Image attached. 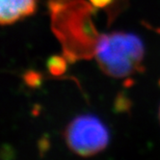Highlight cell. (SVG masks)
<instances>
[{
	"label": "cell",
	"instance_id": "1",
	"mask_svg": "<svg viewBox=\"0 0 160 160\" xmlns=\"http://www.w3.org/2000/svg\"><path fill=\"white\" fill-rule=\"evenodd\" d=\"M95 56L104 73L123 78L139 71L144 60L145 47L135 34L116 31L98 38Z\"/></svg>",
	"mask_w": 160,
	"mask_h": 160
},
{
	"label": "cell",
	"instance_id": "2",
	"mask_svg": "<svg viewBox=\"0 0 160 160\" xmlns=\"http://www.w3.org/2000/svg\"><path fill=\"white\" fill-rule=\"evenodd\" d=\"M64 137L70 150L81 156L101 152L109 142V132L103 122L89 114L75 117L67 125Z\"/></svg>",
	"mask_w": 160,
	"mask_h": 160
},
{
	"label": "cell",
	"instance_id": "3",
	"mask_svg": "<svg viewBox=\"0 0 160 160\" xmlns=\"http://www.w3.org/2000/svg\"><path fill=\"white\" fill-rule=\"evenodd\" d=\"M37 0H0V21L10 25L36 12Z\"/></svg>",
	"mask_w": 160,
	"mask_h": 160
},
{
	"label": "cell",
	"instance_id": "4",
	"mask_svg": "<svg viewBox=\"0 0 160 160\" xmlns=\"http://www.w3.org/2000/svg\"><path fill=\"white\" fill-rule=\"evenodd\" d=\"M48 66L49 72L54 75L63 74V72L66 70V62L62 57L59 56L51 57L49 61L48 62Z\"/></svg>",
	"mask_w": 160,
	"mask_h": 160
},
{
	"label": "cell",
	"instance_id": "5",
	"mask_svg": "<svg viewBox=\"0 0 160 160\" xmlns=\"http://www.w3.org/2000/svg\"><path fill=\"white\" fill-rule=\"evenodd\" d=\"M90 1L97 8H105L108 7L114 0H90Z\"/></svg>",
	"mask_w": 160,
	"mask_h": 160
},
{
	"label": "cell",
	"instance_id": "6",
	"mask_svg": "<svg viewBox=\"0 0 160 160\" xmlns=\"http://www.w3.org/2000/svg\"><path fill=\"white\" fill-rule=\"evenodd\" d=\"M158 115H159V121H160V108H159V114H158Z\"/></svg>",
	"mask_w": 160,
	"mask_h": 160
}]
</instances>
